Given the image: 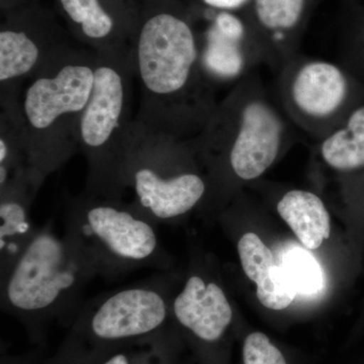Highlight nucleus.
I'll list each match as a JSON object with an SVG mask.
<instances>
[{"mask_svg": "<svg viewBox=\"0 0 364 364\" xmlns=\"http://www.w3.org/2000/svg\"><path fill=\"white\" fill-rule=\"evenodd\" d=\"M42 186L28 170L0 186V279L16 264L37 232L31 207Z\"/></svg>", "mask_w": 364, "mask_h": 364, "instance_id": "f8f14e48", "label": "nucleus"}, {"mask_svg": "<svg viewBox=\"0 0 364 364\" xmlns=\"http://www.w3.org/2000/svg\"><path fill=\"white\" fill-rule=\"evenodd\" d=\"M203 4L213 9H222V11H234L245 6L249 0H203Z\"/></svg>", "mask_w": 364, "mask_h": 364, "instance_id": "393cba45", "label": "nucleus"}, {"mask_svg": "<svg viewBox=\"0 0 364 364\" xmlns=\"http://www.w3.org/2000/svg\"><path fill=\"white\" fill-rule=\"evenodd\" d=\"M244 364H287L279 348L263 333L249 335L244 342Z\"/></svg>", "mask_w": 364, "mask_h": 364, "instance_id": "4be33fe9", "label": "nucleus"}, {"mask_svg": "<svg viewBox=\"0 0 364 364\" xmlns=\"http://www.w3.org/2000/svg\"><path fill=\"white\" fill-rule=\"evenodd\" d=\"M294 129L252 70L218 102L203 130L188 142L196 155L226 165L231 176L249 181L277 161L296 138Z\"/></svg>", "mask_w": 364, "mask_h": 364, "instance_id": "20e7f679", "label": "nucleus"}, {"mask_svg": "<svg viewBox=\"0 0 364 364\" xmlns=\"http://www.w3.org/2000/svg\"><path fill=\"white\" fill-rule=\"evenodd\" d=\"M97 277L90 258L52 223L38 228L16 264L0 279L2 313L23 325L31 343L44 348L52 326L69 328Z\"/></svg>", "mask_w": 364, "mask_h": 364, "instance_id": "7ed1b4c3", "label": "nucleus"}, {"mask_svg": "<svg viewBox=\"0 0 364 364\" xmlns=\"http://www.w3.org/2000/svg\"><path fill=\"white\" fill-rule=\"evenodd\" d=\"M202 62L208 77L215 86L241 80L259 65L252 41L235 40L213 26L202 47Z\"/></svg>", "mask_w": 364, "mask_h": 364, "instance_id": "ddd939ff", "label": "nucleus"}, {"mask_svg": "<svg viewBox=\"0 0 364 364\" xmlns=\"http://www.w3.org/2000/svg\"><path fill=\"white\" fill-rule=\"evenodd\" d=\"M306 9V0H253L258 32L251 39L260 64L279 72L299 54L296 33Z\"/></svg>", "mask_w": 364, "mask_h": 364, "instance_id": "9b49d317", "label": "nucleus"}, {"mask_svg": "<svg viewBox=\"0 0 364 364\" xmlns=\"http://www.w3.org/2000/svg\"><path fill=\"white\" fill-rule=\"evenodd\" d=\"M214 26L222 35L231 38V39L252 41L250 33L246 32L245 26L242 23L240 18L228 11H223L215 16Z\"/></svg>", "mask_w": 364, "mask_h": 364, "instance_id": "5701e85b", "label": "nucleus"}, {"mask_svg": "<svg viewBox=\"0 0 364 364\" xmlns=\"http://www.w3.org/2000/svg\"><path fill=\"white\" fill-rule=\"evenodd\" d=\"M188 140L151 133L134 124L124 161V189L158 224L176 221L198 207L208 182L195 167Z\"/></svg>", "mask_w": 364, "mask_h": 364, "instance_id": "6e6552de", "label": "nucleus"}, {"mask_svg": "<svg viewBox=\"0 0 364 364\" xmlns=\"http://www.w3.org/2000/svg\"><path fill=\"white\" fill-rule=\"evenodd\" d=\"M176 339L170 328L128 342L80 364H176Z\"/></svg>", "mask_w": 364, "mask_h": 364, "instance_id": "f3484780", "label": "nucleus"}, {"mask_svg": "<svg viewBox=\"0 0 364 364\" xmlns=\"http://www.w3.org/2000/svg\"><path fill=\"white\" fill-rule=\"evenodd\" d=\"M44 351V348L35 347L32 350L21 354L2 353L0 364H44L47 358Z\"/></svg>", "mask_w": 364, "mask_h": 364, "instance_id": "b1692460", "label": "nucleus"}, {"mask_svg": "<svg viewBox=\"0 0 364 364\" xmlns=\"http://www.w3.org/2000/svg\"><path fill=\"white\" fill-rule=\"evenodd\" d=\"M170 318L198 343H219L233 320V311L224 289L202 273H191L172 299Z\"/></svg>", "mask_w": 364, "mask_h": 364, "instance_id": "9d476101", "label": "nucleus"}, {"mask_svg": "<svg viewBox=\"0 0 364 364\" xmlns=\"http://www.w3.org/2000/svg\"><path fill=\"white\" fill-rule=\"evenodd\" d=\"M296 294V287L284 268L277 265H274L269 274L257 284L256 291L258 299L265 308L277 311L284 310L291 305Z\"/></svg>", "mask_w": 364, "mask_h": 364, "instance_id": "6ab92c4d", "label": "nucleus"}, {"mask_svg": "<svg viewBox=\"0 0 364 364\" xmlns=\"http://www.w3.org/2000/svg\"><path fill=\"white\" fill-rule=\"evenodd\" d=\"M64 234L105 279L144 268L165 272L171 262L160 241L158 223L134 200L81 193L69 200Z\"/></svg>", "mask_w": 364, "mask_h": 364, "instance_id": "39448f33", "label": "nucleus"}, {"mask_svg": "<svg viewBox=\"0 0 364 364\" xmlns=\"http://www.w3.org/2000/svg\"><path fill=\"white\" fill-rule=\"evenodd\" d=\"M323 161L339 172L364 169V102L352 109L343 123L320 141Z\"/></svg>", "mask_w": 364, "mask_h": 364, "instance_id": "dca6fc26", "label": "nucleus"}, {"mask_svg": "<svg viewBox=\"0 0 364 364\" xmlns=\"http://www.w3.org/2000/svg\"><path fill=\"white\" fill-rule=\"evenodd\" d=\"M238 253L244 272L255 284L264 279L275 265L272 251L254 233H246L241 237Z\"/></svg>", "mask_w": 364, "mask_h": 364, "instance_id": "a211bd4d", "label": "nucleus"}, {"mask_svg": "<svg viewBox=\"0 0 364 364\" xmlns=\"http://www.w3.org/2000/svg\"><path fill=\"white\" fill-rule=\"evenodd\" d=\"M277 212L299 240L310 250L320 247L330 237L329 213L323 200L311 191H287L277 203Z\"/></svg>", "mask_w": 364, "mask_h": 364, "instance_id": "4468645a", "label": "nucleus"}, {"mask_svg": "<svg viewBox=\"0 0 364 364\" xmlns=\"http://www.w3.org/2000/svg\"><path fill=\"white\" fill-rule=\"evenodd\" d=\"M95 52L62 47L28 79L23 95L1 86V117L13 126L28 168L40 181L78 151L77 127L95 82Z\"/></svg>", "mask_w": 364, "mask_h": 364, "instance_id": "f03ea898", "label": "nucleus"}, {"mask_svg": "<svg viewBox=\"0 0 364 364\" xmlns=\"http://www.w3.org/2000/svg\"><path fill=\"white\" fill-rule=\"evenodd\" d=\"M338 63L364 83V7L354 13L340 49Z\"/></svg>", "mask_w": 364, "mask_h": 364, "instance_id": "aec40b11", "label": "nucleus"}, {"mask_svg": "<svg viewBox=\"0 0 364 364\" xmlns=\"http://www.w3.org/2000/svg\"><path fill=\"white\" fill-rule=\"evenodd\" d=\"M97 54L95 82L77 127L78 151L87 164L85 191L123 198V173L130 147L133 57Z\"/></svg>", "mask_w": 364, "mask_h": 364, "instance_id": "0eeeda50", "label": "nucleus"}, {"mask_svg": "<svg viewBox=\"0 0 364 364\" xmlns=\"http://www.w3.org/2000/svg\"><path fill=\"white\" fill-rule=\"evenodd\" d=\"M282 267L294 282L298 293H316L322 287V272L318 263L310 254L304 252L301 249L287 254Z\"/></svg>", "mask_w": 364, "mask_h": 364, "instance_id": "412c9836", "label": "nucleus"}, {"mask_svg": "<svg viewBox=\"0 0 364 364\" xmlns=\"http://www.w3.org/2000/svg\"><path fill=\"white\" fill-rule=\"evenodd\" d=\"M171 275L152 277L85 301L56 352L44 364H80L128 342L169 328Z\"/></svg>", "mask_w": 364, "mask_h": 364, "instance_id": "423d86ee", "label": "nucleus"}, {"mask_svg": "<svg viewBox=\"0 0 364 364\" xmlns=\"http://www.w3.org/2000/svg\"><path fill=\"white\" fill-rule=\"evenodd\" d=\"M64 13L76 26L85 42L102 55L133 56L131 50L114 36L116 21L100 0H59Z\"/></svg>", "mask_w": 364, "mask_h": 364, "instance_id": "2eb2a0df", "label": "nucleus"}, {"mask_svg": "<svg viewBox=\"0 0 364 364\" xmlns=\"http://www.w3.org/2000/svg\"><path fill=\"white\" fill-rule=\"evenodd\" d=\"M132 54L141 83L140 109L134 123L181 140L198 136L219 102L203 67L202 47L188 21L170 11L151 14L139 30Z\"/></svg>", "mask_w": 364, "mask_h": 364, "instance_id": "f257e3e1", "label": "nucleus"}, {"mask_svg": "<svg viewBox=\"0 0 364 364\" xmlns=\"http://www.w3.org/2000/svg\"><path fill=\"white\" fill-rule=\"evenodd\" d=\"M275 100L294 128L321 141L364 102V83L341 64L298 54L277 72Z\"/></svg>", "mask_w": 364, "mask_h": 364, "instance_id": "1a4fd4ad", "label": "nucleus"}]
</instances>
